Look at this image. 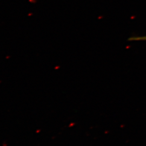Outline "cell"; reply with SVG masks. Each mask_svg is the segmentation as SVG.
I'll return each instance as SVG.
<instances>
[{"label": "cell", "mask_w": 146, "mask_h": 146, "mask_svg": "<svg viewBox=\"0 0 146 146\" xmlns=\"http://www.w3.org/2000/svg\"><path fill=\"white\" fill-rule=\"evenodd\" d=\"M128 40L129 41H146V36L131 37Z\"/></svg>", "instance_id": "6da1fadb"}]
</instances>
